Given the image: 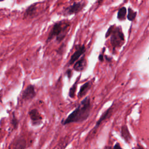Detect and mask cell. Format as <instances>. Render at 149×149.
<instances>
[{
	"instance_id": "obj_8",
	"label": "cell",
	"mask_w": 149,
	"mask_h": 149,
	"mask_svg": "<svg viewBox=\"0 0 149 149\" xmlns=\"http://www.w3.org/2000/svg\"><path fill=\"white\" fill-rule=\"evenodd\" d=\"M91 85H92V83L90 81L84 83L80 88L79 91L77 94L78 98H81L83 96H84L87 94V93L88 91V90L90 89Z\"/></svg>"
},
{
	"instance_id": "obj_18",
	"label": "cell",
	"mask_w": 149,
	"mask_h": 149,
	"mask_svg": "<svg viewBox=\"0 0 149 149\" xmlns=\"http://www.w3.org/2000/svg\"><path fill=\"white\" fill-rule=\"evenodd\" d=\"M113 29H114V28H113V26H111V27L108 29V31H107V33H106V34H105V37H106V38L108 37H109V36L112 34Z\"/></svg>"
},
{
	"instance_id": "obj_9",
	"label": "cell",
	"mask_w": 149,
	"mask_h": 149,
	"mask_svg": "<svg viewBox=\"0 0 149 149\" xmlns=\"http://www.w3.org/2000/svg\"><path fill=\"white\" fill-rule=\"evenodd\" d=\"M86 66V61L83 56L81 59L76 62L73 65V69L77 72L83 71Z\"/></svg>"
},
{
	"instance_id": "obj_5",
	"label": "cell",
	"mask_w": 149,
	"mask_h": 149,
	"mask_svg": "<svg viewBox=\"0 0 149 149\" xmlns=\"http://www.w3.org/2000/svg\"><path fill=\"white\" fill-rule=\"evenodd\" d=\"M86 51V47L84 45H77L76 47V51L74 52L70 58L68 63L69 66L72 65L74 63L77 61L79 58L83 55V54Z\"/></svg>"
},
{
	"instance_id": "obj_14",
	"label": "cell",
	"mask_w": 149,
	"mask_h": 149,
	"mask_svg": "<svg viewBox=\"0 0 149 149\" xmlns=\"http://www.w3.org/2000/svg\"><path fill=\"white\" fill-rule=\"evenodd\" d=\"M126 14V9L125 7H122L119 9L118 12V19L119 20H123L125 18Z\"/></svg>"
},
{
	"instance_id": "obj_21",
	"label": "cell",
	"mask_w": 149,
	"mask_h": 149,
	"mask_svg": "<svg viewBox=\"0 0 149 149\" xmlns=\"http://www.w3.org/2000/svg\"><path fill=\"white\" fill-rule=\"evenodd\" d=\"M98 59H99V60H100V61H103V60H104L103 55H102V54H100V55H99V56H98Z\"/></svg>"
},
{
	"instance_id": "obj_6",
	"label": "cell",
	"mask_w": 149,
	"mask_h": 149,
	"mask_svg": "<svg viewBox=\"0 0 149 149\" xmlns=\"http://www.w3.org/2000/svg\"><path fill=\"white\" fill-rule=\"evenodd\" d=\"M35 96L36 91L34 87L32 84H29L23 91L22 94V98L24 100L28 101L33 99Z\"/></svg>"
},
{
	"instance_id": "obj_10",
	"label": "cell",
	"mask_w": 149,
	"mask_h": 149,
	"mask_svg": "<svg viewBox=\"0 0 149 149\" xmlns=\"http://www.w3.org/2000/svg\"><path fill=\"white\" fill-rule=\"evenodd\" d=\"M37 11V4L34 3L29 6L26 9L24 13V18L33 17L35 16Z\"/></svg>"
},
{
	"instance_id": "obj_15",
	"label": "cell",
	"mask_w": 149,
	"mask_h": 149,
	"mask_svg": "<svg viewBox=\"0 0 149 149\" xmlns=\"http://www.w3.org/2000/svg\"><path fill=\"white\" fill-rule=\"evenodd\" d=\"M76 88H77V81H76L73 85L70 88L69 91V96L73 98L74 97V95H75V93L76 91Z\"/></svg>"
},
{
	"instance_id": "obj_22",
	"label": "cell",
	"mask_w": 149,
	"mask_h": 149,
	"mask_svg": "<svg viewBox=\"0 0 149 149\" xmlns=\"http://www.w3.org/2000/svg\"><path fill=\"white\" fill-rule=\"evenodd\" d=\"M136 149H143V148L141 146H140L139 144H137V147Z\"/></svg>"
},
{
	"instance_id": "obj_24",
	"label": "cell",
	"mask_w": 149,
	"mask_h": 149,
	"mask_svg": "<svg viewBox=\"0 0 149 149\" xmlns=\"http://www.w3.org/2000/svg\"></svg>"
},
{
	"instance_id": "obj_11",
	"label": "cell",
	"mask_w": 149,
	"mask_h": 149,
	"mask_svg": "<svg viewBox=\"0 0 149 149\" xmlns=\"http://www.w3.org/2000/svg\"><path fill=\"white\" fill-rule=\"evenodd\" d=\"M26 147V141L23 138H19L15 143L13 149H25Z\"/></svg>"
},
{
	"instance_id": "obj_2",
	"label": "cell",
	"mask_w": 149,
	"mask_h": 149,
	"mask_svg": "<svg viewBox=\"0 0 149 149\" xmlns=\"http://www.w3.org/2000/svg\"><path fill=\"white\" fill-rule=\"evenodd\" d=\"M70 23L68 22L59 21L56 22L48 34L46 42H50L54 38L57 42H61L66 36L70 29Z\"/></svg>"
},
{
	"instance_id": "obj_23",
	"label": "cell",
	"mask_w": 149,
	"mask_h": 149,
	"mask_svg": "<svg viewBox=\"0 0 149 149\" xmlns=\"http://www.w3.org/2000/svg\"><path fill=\"white\" fill-rule=\"evenodd\" d=\"M1 101V97H0V102Z\"/></svg>"
},
{
	"instance_id": "obj_19",
	"label": "cell",
	"mask_w": 149,
	"mask_h": 149,
	"mask_svg": "<svg viewBox=\"0 0 149 149\" xmlns=\"http://www.w3.org/2000/svg\"><path fill=\"white\" fill-rule=\"evenodd\" d=\"M66 74L67 75L68 79H70V77H72V70H70V69H68V70H66Z\"/></svg>"
},
{
	"instance_id": "obj_16",
	"label": "cell",
	"mask_w": 149,
	"mask_h": 149,
	"mask_svg": "<svg viewBox=\"0 0 149 149\" xmlns=\"http://www.w3.org/2000/svg\"><path fill=\"white\" fill-rule=\"evenodd\" d=\"M136 16V12H134L133 9L130 8L128 9V13L127 15V18L129 20L132 21L134 20L135 17Z\"/></svg>"
},
{
	"instance_id": "obj_12",
	"label": "cell",
	"mask_w": 149,
	"mask_h": 149,
	"mask_svg": "<svg viewBox=\"0 0 149 149\" xmlns=\"http://www.w3.org/2000/svg\"><path fill=\"white\" fill-rule=\"evenodd\" d=\"M121 134H122V136L125 140V141H126L127 142H129L130 139L132 137L126 125L122 126L121 128Z\"/></svg>"
},
{
	"instance_id": "obj_7",
	"label": "cell",
	"mask_w": 149,
	"mask_h": 149,
	"mask_svg": "<svg viewBox=\"0 0 149 149\" xmlns=\"http://www.w3.org/2000/svg\"><path fill=\"white\" fill-rule=\"evenodd\" d=\"M30 118L33 125H37L41 123L42 117L37 109H32L29 112Z\"/></svg>"
},
{
	"instance_id": "obj_1",
	"label": "cell",
	"mask_w": 149,
	"mask_h": 149,
	"mask_svg": "<svg viewBox=\"0 0 149 149\" xmlns=\"http://www.w3.org/2000/svg\"><path fill=\"white\" fill-rule=\"evenodd\" d=\"M91 105L90 99L88 97L84 98L77 106V107L72 111L68 117L62 119L61 123L66 125L71 123H79L86 120L90 114Z\"/></svg>"
},
{
	"instance_id": "obj_20",
	"label": "cell",
	"mask_w": 149,
	"mask_h": 149,
	"mask_svg": "<svg viewBox=\"0 0 149 149\" xmlns=\"http://www.w3.org/2000/svg\"><path fill=\"white\" fill-rule=\"evenodd\" d=\"M112 149H122V148H121V147L120 146L119 143H116L115 144L114 147H113V148H112Z\"/></svg>"
},
{
	"instance_id": "obj_17",
	"label": "cell",
	"mask_w": 149,
	"mask_h": 149,
	"mask_svg": "<svg viewBox=\"0 0 149 149\" xmlns=\"http://www.w3.org/2000/svg\"><path fill=\"white\" fill-rule=\"evenodd\" d=\"M11 124L14 129H16L17 128L19 122H18L17 118L15 115L14 112L12 113V119H11Z\"/></svg>"
},
{
	"instance_id": "obj_3",
	"label": "cell",
	"mask_w": 149,
	"mask_h": 149,
	"mask_svg": "<svg viewBox=\"0 0 149 149\" xmlns=\"http://www.w3.org/2000/svg\"><path fill=\"white\" fill-rule=\"evenodd\" d=\"M124 35L122 29L119 27L113 29L111 37V43L112 47L113 48L119 47L124 43Z\"/></svg>"
},
{
	"instance_id": "obj_13",
	"label": "cell",
	"mask_w": 149,
	"mask_h": 149,
	"mask_svg": "<svg viewBox=\"0 0 149 149\" xmlns=\"http://www.w3.org/2000/svg\"><path fill=\"white\" fill-rule=\"evenodd\" d=\"M111 109H112V107H111L110 108H109L101 115V116L100 117V118L99 119V120L97 121V123H96L95 127H98V126L101 124V123L103 120H104L105 119H106L107 118H108V117L111 115V112H112Z\"/></svg>"
},
{
	"instance_id": "obj_4",
	"label": "cell",
	"mask_w": 149,
	"mask_h": 149,
	"mask_svg": "<svg viewBox=\"0 0 149 149\" xmlns=\"http://www.w3.org/2000/svg\"><path fill=\"white\" fill-rule=\"evenodd\" d=\"M86 3L83 2H74L72 4L66 6L62 10V15L67 16L73 14H77L84 8Z\"/></svg>"
}]
</instances>
